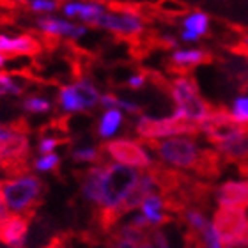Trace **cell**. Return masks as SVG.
Masks as SVG:
<instances>
[{
	"mask_svg": "<svg viewBox=\"0 0 248 248\" xmlns=\"http://www.w3.org/2000/svg\"><path fill=\"white\" fill-rule=\"evenodd\" d=\"M144 170L153 177L155 186L160 190V195H174L190 179V176L183 174L181 169H170L163 163H155V161Z\"/></svg>",
	"mask_w": 248,
	"mask_h": 248,
	"instance_id": "30bf717a",
	"label": "cell"
},
{
	"mask_svg": "<svg viewBox=\"0 0 248 248\" xmlns=\"http://www.w3.org/2000/svg\"><path fill=\"white\" fill-rule=\"evenodd\" d=\"M45 248H66L64 245H62V241H61V238H59V234H55L50 241H48V245Z\"/></svg>",
	"mask_w": 248,
	"mask_h": 248,
	"instance_id": "e575fe53",
	"label": "cell"
},
{
	"mask_svg": "<svg viewBox=\"0 0 248 248\" xmlns=\"http://www.w3.org/2000/svg\"><path fill=\"white\" fill-rule=\"evenodd\" d=\"M139 170H135L129 165H115V163H105L103 177H101V201L103 207L117 206L129 190L139 181Z\"/></svg>",
	"mask_w": 248,
	"mask_h": 248,
	"instance_id": "3957f363",
	"label": "cell"
},
{
	"mask_svg": "<svg viewBox=\"0 0 248 248\" xmlns=\"http://www.w3.org/2000/svg\"><path fill=\"white\" fill-rule=\"evenodd\" d=\"M13 2H32V0H13Z\"/></svg>",
	"mask_w": 248,
	"mask_h": 248,
	"instance_id": "f35d334b",
	"label": "cell"
},
{
	"mask_svg": "<svg viewBox=\"0 0 248 248\" xmlns=\"http://www.w3.org/2000/svg\"><path fill=\"white\" fill-rule=\"evenodd\" d=\"M59 163H61V158L55 153H46V155H41L34 161V169L39 172H52L57 170Z\"/></svg>",
	"mask_w": 248,
	"mask_h": 248,
	"instance_id": "d4e9b609",
	"label": "cell"
},
{
	"mask_svg": "<svg viewBox=\"0 0 248 248\" xmlns=\"http://www.w3.org/2000/svg\"><path fill=\"white\" fill-rule=\"evenodd\" d=\"M202 243H204V248H222V243H220V238H218L217 231L213 229V225L207 223L206 229L202 231Z\"/></svg>",
	"mask_w": 248,
	"mask_h": 248,
	"instance_id": "4316f807",
	"label": "cell"
},
{
	"mask_svg": "<svg viewBox=\"0 0 248 248\" xmlns=\"http://www.w3.org/2000/svg\"><path fill=\"white\" fill-rule=\"evenodd\" d=\"M145 83V77L144 75H140V73H137V75H131V77L126 80V85L131 89H142Z\"/></svg>",
	"mask_w": 248,
	"mask_h": 248,
	"instance_id": "4dcf8cb0",
	"label": "cell"
},
{
	"mask_svg": "<svg viewBox=\"0 0 248 248\" xmlns=\"http://www.w3.org/2000/svg\"><path fill=\"white\" fill-rule=\"evenodd\" d=\"M21 93H23V87L18 83V80H15L7 73H0V98L7 96V94H11V96H20Z\"/></svg>",
	"mask_w": 248,
	"mask_h": 248,
	"instance_id": "cb8c5ba5",
	"label": "cell"
},
{
	"mask_svg": "<svg viewBox=\"0 0 248 248\" xmlns=\"http://www.w3.org/2000/svg\"><path fill=\"white\" fill-rule=\"evenodd\" d=\"M207 57H209L207 52L199 50V48H191V50H176L170 55V61L181 67H191L207 62Z\"/></svg>",
	"mask_w": 248,
	"mask_h": 248,
	"instance_id": "ac0fdd59",
	"label": "cell"
},
{
	"mask_svg": "<svg viewBox=\"0 0 248 248\" xmlns=\"http://www.w3.org/2000/svg\"><path fill=\"white\" fill-rule=\"evenodd\" d=\"M217 149L223 160L229 163L248 161V133L234 135L231 139L217 144Z\"/></svg>",
	"mask_w": 248,
	"mask_h": 248,
	"instance_id": "9a60e30c",
	"label": "cell"
},
{
	"mask_svg": "<svg viewBox=\"0 0 248 248\" xmlns=\"http://www.w3.org/2000/svg\"><path fill=\"white\" fill-rule=\"evenodd\" d=\"M135 129L140 139H165V137H176V135L201 133L199 123L188 121L177 114H172L170 117H161V119L142 115L135 124Z\"/></svg>",
	"mask_w": 248,
	"mask_h": 248,
	"instance_id": "5b68a950",
	"label": "cell"
},
{
	"mask_svg": "<svg viewBox=\"0 0 248 248\" xmlns=\"http://www.w3.org/2000/svg\"><path fill=\"white\" fill-rule=\"evenodd\" d=\"M170 96L174 99V103H176L174 114L181 115V117H185L188 121L201 123L211 112V107L201 96L195 82L190 77L176 78L170 85Z\"/></svg>",
	"mask_w": 248,
	"mask_h": 248,
	"instance_id": "277c9868",
	"label": "cell"
},
{
	"mask_svg": "<svg viewBox=\"0 0 248 248\" xmlns=\"http://www.w3.org/2000/svg\"><path fill=\"white\" fill-rule=\"evenodd\" d=\"M245 46H248V36L245 37Z\"/></svg>",
	"mask_w": 248,
	"mask_h": 248,
	"instance_id": "ab89813d",
	"label": "cell"
},
{
	"mask_svg": "<svg viewBox=\"0 0 248 248\" xmlns=\"http://www.w3.org/2000/svg\"><path fill=\"white\" fill-rule=\"evenodd\" d=\"M71 158L77 163H105L103 153L96 147H78L71 151Z\"/></svg>",
	"mask_w": 248,
	"mask_h": 248,
	"instance_id": "7402d4cb",
	"label": "cell"
},
{
	"mask_svg": "<svg viewBox=\"0 0 248 248\" xmlns=\"http://www.w3.org/2000/svg\"><path fill=\"white\" fill-rule=\"evenodd\" d=\"M21 107L29 114H46L52 110V101L43 96H29L21 101Z\"/></svg>",
	"mask_w": 248,
	"mask_h": 248,
	"instance_id": "603a6c76",
	"label": "cell"
},
{
	"mask_svg": "<svg viewBox=\"0 0 248 248\" xmlns=\"http://www.w3.org/2000/svg\"><path fill=\"white\" fill-rule=\"evenodd\" d=\"M94 27L110 31L119 36H139L144 32V18L133 9L124 7L121 11H105L99 16Z\"/></svg>",
	"mask_w": 248,
	"mask_h": 248,
	"instance_id": "ba28073f",
	"label": "cell"
},
{
	"mask_svg": "<svg viewBox=\"0 0 248 248\" xmlns=\"http://www.w3.org/2000/svg\"><path fill=\"white\" fill-rule=\"evenodd\" d=\"M0 191L5 207H9L13 213H20L34 220L37 209L45 204L48 186L37 176L25 174L0 181Z\"/></svg>",
	"mask_w": 248,
	"mask_h": 248,
	"instance_id": "6da1fadb",
	"label": "cell"
},
{
	"mask_svg": "<svg viewBox=\"0 0 248 248\" xmlns=\"http://www.w3.org/2000/svg\"><path fill=\"white\" fill-rule=\"evenodd\" d=\"M117 103H119V98L114 96V94H103V96H99V105L105 107V108H117Z\"/></svg>",
	"mask_w": 248,
	"mask_h": 248,
	"instance_id": "f546056e",
	"label": "cell"
},
{
	"mask_svg": "<svg viewBox=\"0 0 248 248\" xmlns=\"http://www.w3.org/2000/svg\"><path fill=\"white\" fill-rule=\"evenodd\" d=\"M139 248H155V247H153V245H151V243H144V245H142V247H139Z\"/></svg>",
	"mask_w": 248,
	"mask_h": 248,
	"instance_id": "74e56055",
	"label": "cell"
},
{
	"mask_svg": "<svg viewBox=\"0 0 248 248\" xmlns=\"http://www.w3.org/2000/svg\"><path fill=\"white\" fill-rule=\"evenodd\" d=\"M59 105L66 114H77V112H83V105L78 98L77 91L71 85H64L59 91Z\"/></svg>",
	"mask_w": 248,
	"mask_h": 248,
	"instance_id": "d6986e66",
	"label": "cell"
},
{
	"mask_svg": "<svg viewBox=\"0 0 248 248\" xmlns=\"http://www.w3.org/2000/svg\"><path fill=\"white\" fill-rule=\"evenodd\" d=\"M36 25L46 36L78 39V37L87 34V29L83 25H77L73 21L64 20V18H55V16H41V18H37Z\"/></svg>",
	"mask_w": 248,
	"mask_h": 248,
	"instance_id": "8fae6325",
	"label": "cell"
},
{
	"mask_svg": "<svg viewBox=\"0 0 248 248\" xmlns=\"http://www.w3.org/2000/svg\"><path fill=\"white\" fill-rule=\"evenodd\" d=\"M181 37H183V41H197V39H199V36H197V34H193V32H188V31L183 32Z\"/></svg>",
	"mask_w": 248,
	"mask_h": 248,
	"instance_id": "d590c367",
	"label": "cell"
},
{
	"mask_svg": "<svg viewBox=\"0 0 248 248\" xmlns=\"http://www.w3.org/2000/svg\"><path fill=\"white\" fill-rule=\"evenodd\" d=\"M215 199L220 206L248 207V181H227L215 188Z\"/></svg>",
	"mask_w": 248,
	"mask_h": 248,
	"instance_id": "7c38bea8",
	"label": "cell"
},
{
	"mask_svg": "<svg viewBox=\"0 0 248 248\" xmlns=\"http://www.w3.org/2000/svg\"><path fill=\"white\" fill-rule=\"evenodd\" d=\"M231 115H232V119L239 124L248 123V96H239V98L234 99Z\"/></svg>",
	"mask_w": 248,
	"mask_h": 248,
	"instance_id": "484cf974",
	"label": "cell"
},
{
	"mask_svg": "<svg viewBox=\"0 0 248 248\" xmlns=\"http://www.w3.org/2000/svg\"><path fill=\"white\" fill-rule=\"evenodd\" d=\"M41 50V45L32 36H7L0 34V52L5 55H34Z\"/></svg>",
	"mask_w": 248,
	"mask_h": 248,
	"instance_id": "5bb4252c",
	"label": "cell"
},
{
	"mask_svg": "<svg viewBox=\"0 0 248 248\" xmlns=\"http://www.w3.org/2000/svg\"><path fill=\"white\" fill-rule=\"evenodd\" d=\"M110 248H139L137 245L128 243V241H121V239H108Z\"/></svg>",
	"mask_w": 248,
	"mask_h": 248,
	"instance_id": "d6a6232c",
	"label": "cell"
},
{
	"mask_svg": "<svg viewBox=\"0 0 248 248\" xmlns=\"http://www.w3.org/2000/svg\"><path fill=\"white\" fill-rule=\"evenodd\" d=\"M123 124V112L119 108H107L103 117L99 119L98 124V135L101 139H110Z\"/></svg>",
	"mask_w": 248,
	"mask_h": 248,
	"instance_id": "e0dca14e",
	"label": "cell"
},
{
	"mask_svg": "<svg viewBox=\"0 0 248 248\" xmlns=\"http://www.w3.org/2000/svg\"><path fill=\"white\" fill-rule=\"evenodd\" d=\"M107 7L101 2H85V0H78V11L77 18L78 20L85 21L89 25H94L96 20L103 15Z\"/></svg>",
	"mask_w": 248,
	"mask_h": 248,
	"instance_id": "ffe728a7",
	"label": "cell"
},
{
	"mask_svg": "<svg viewBox=\"0 0 248 248\" xmlns=\"http://www.w3.org/2000/svg\"><path fill=\"white\" fill-rule=\"evenodd\" d=\"M183 27H185V31L193 32L199 37L206 36L207 31H209V18H207V15L201 13V11H195V13H190L183 20Z\"/></svg>",
	"mask_w": 248,
	"mask_h": 248,
	"instance_id": "44dd1931",
	"label": "cell"
},
{
	"mask_svg": "<svg viewBox=\"0 0 248 248\" xmlns=\"http://www.w3.org/2000/svg\"><path fill=\"white\" fill-rule=\"evenodd\" d=\"M213 229L223 243L248 236V215L243 207L220 206L213 215Z\"/></svg>",
	"mask_w": 248,
	"mask_h": 248,
	"instance_id": "8992f818",
	"label": "cell"
},
{
	"mask_svg": "<svg viewBox=\"0 0 248 248\" xmlns=\"http://www.w3.org/2000/svg\"><path fill=\"white\" fill-rule=\"evenodd\" d=\"M62 142H66V139H59V137H43L37 144V151L41 155H46V153H53V149L61 145Z\"/></svg>",
	"mask_w": 248,
	"mask_h": 248,
	"instance_id": "83f0119b",
	"label": "cell"
},
{
	"mask_svg": "<svg viewBox=\"0 0 248 248\" xmlns=\"http://www.w3.org/2000/svg\"><path fill=\"white\" fill-rule=\"evenodd\" d=\"M103 169H105V163H96L94 167L83 170L82 174H78L82 197L87 202L94 204V206H98L99 201H101V177H103Z\"/></svg>",
	"mask_w": 248,
	"mask_h": 248,
	"instance_id": "4fadbf2b",
	"label": "cell"
},
{
	"mask_svg": "<svg viewBox=\"0 0 248 248\" xmlns=\"http://www.w3.org/2000/svg\"><path fill=\"white\" fill-rule=\"evenodd\" d=\"M31 218L20 213H5L0 218V243L7 248H27Z\"/></svg>",
	"mask_w": 248,
	"mask_h": 248,
	"instance_id": "9c48e42d",
	"label": "cell"
},
{
	"mask_svg": "<svg viewBox=\"0 0 248 248\" xmlns=\"http://www.w3.org/2000/svg\"><path fill=\"white\" fill-rule=\"evenodd\" d=\"M57 7V0H32L31 2V9L34 13H53Z\"/></svg>",
	"mask_w": 248,
	"mask_h": 248,
	"instance_id": "f1b7e54d",
	"label": "cell"
},
{
	"mask_svg": "<svg viewBox=\"0 0 248 248\" xmlns=\"http://www.w3.org/2000/svg\"><path fill=\"white\" fill-rule=\"evenodd\" d=\"M223 248H248V236H247V238L229 241V243H225V247H223Z\"/></svg>",
	"mask_w": 248,
	"mask_h": 248,
	"instance_id": "836d02e7",
	"label": "cell"
},
{
	"mask_svg": "<svg viewBox=\"0 0 248 248\" xmlns=\"http://www.w3.org/2000/svg\"><path fill=\"white\" fill-rule=\"evenodd\" d=\"M99 151L103 155L114 158L115 161L123 163V165L137 167V169H142V170L147 169L153 163V160L147 155V151L142 147L140 142H135V140H128V139L108 140V142L101 144Z\"/></svg>",
	"mask_w": 248,
	"mask_h": 248,
	"instance_id": "52a82bcc",
	"label": "cell"
},
{
	"mask_svg": "<svg viewBox=\"0 0 248 248\" xmlns=\"http://www.w3.org/2000/svg\"><path fill=\"white\" fill-rule=\"evenodd\" d=\"M117 108H123L129 114H140V107L137 103H131V101H126V99L119 98V103H117Z\"/></svg>",
	"mask_w": 248,
	"mask_h": 248,
	"instance_id": "1f68e13d",
	"label": "cell"
},
{
	"mask_svg": "<svg viewBox=\"0 0 248 248\" xmlns=\"http://www.w3.org/2000/svg\"><path fill=\"white\" fill-rule=\"evenodd\" d=\"M5 62H7V55H5V53H2L0 52V69H2V67H4V64Z\"/></svg>",
	"mask_w": 248,
	"mask_h": 248,
	"instance_id": "8d00e7d4",
	"label": "cell"
},
{
	"mask_svg": "<svg viewBox=\"0 0 248 248\" xmlns=\"http://www.w3.org/2000/svg\"><path fill=\"white\" fill-rule=\"evenodd\" d=\"M73 87H75L78 98L82 101L83 110H91L99 103V93L91 80H87V78L77 80V82L73 83Z\"/></svg>",
	"mask_w": 248,
	"mask_h": 248,
	"instance_id": "2e32d148",
	"label": "cell"
},
{
	"mask_svg": "<svg viewBox=\"0 0 248 248\" xmlns=\"http://www.w3.org/2000/svg\"><path fill=\"white\" fill-rule=\"evenodd\" d=\"M149 149H153L158 155L163 163L176 167V169H188V170L197 172L201 165L202 147H199L195 140L185 139L181 135L176 137H165V139H142Z\"/></svg>",
	"mask_w": 248,
	"mask_h": 248,
	"instance_id": "7a4b0ae2",
	"label": "cell"
}]
</instances>
